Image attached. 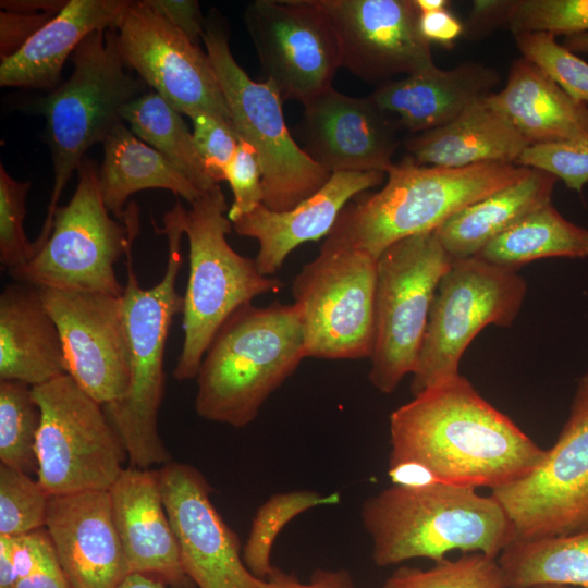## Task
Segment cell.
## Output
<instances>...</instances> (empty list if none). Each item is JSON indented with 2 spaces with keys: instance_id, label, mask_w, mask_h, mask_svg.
<instances>
[{
  "instance_id": "10",
  "label": "cell",
  "mask_w": 588,
  "mask_h": 588,
  "mask_svg": "<svg viewBox=\"0 0 588 588\" xmlns=\"http://www.w3.org/2000/svg\"><path fill=\"white\" fill-rule=\"evenodd\" d=\"M377 260L327 236L292 283L306 357H370L375 336Z\"/></svg>"
},
{
  "instance_id": "12",
  "label": "cell",
  "mask_w": 588,
  "mask_h": 588,
  "mask_svg": "<svg viewBox=\"0 0 588 588\" xmlns=\"http://www.w3.org/2000/svg\"><path fill=\"white\" fill-rule=\"evenodd\" d=\"M40 409L36 478L49 495L110 490L127 456L105 407L68 373L33 387Z\"/></svg>"
},
{
  "instance_id": "51",
  "label": "cell",
  "mask_w": 588,
  "mask_h": 588,
  "mask_svg": "<svg viewBox=\"0 0 588 588\" xmlns=\"http://www.w3.org/2000/svg\"><path fill=\"white\" fill-rule=\"evenodd\" d=\"M160 579L139 573L128 574L115 588H166Z\"/></svg>"
},
{
  "instance_id": "42",
  "label": "cell",
  "mask_w": 588,
  "mask_h": 588,
  "mask_svg": "<svg viewBox=\"0 0 588 588\" xmlns=\"http://www.w3.org/2000/svg\"><path fill=\"white\" fill-rule=\"evenodd\" d=\"M193 123V138L209 176L219 184L225 180L240 138L231 123L206 112L188 115Z\"/></svg>"
},
{
  "instance_id": "20",
  "label": "cell",
  "mask_w": 588,
  "mask_h": 588,
  "mask_svg": "<svg viewBox=\"0 0 588 588\" xmlns=\"http://www.w3.org/2000/svg\"><path fill=\"white\" fill-rule=\"evenodd\" d=\"M305 152L329 173H388L400 147L396 122L368 96L333 87L304 105L298 126Z\"/></svg>"
},
{
  "instance_id": "18",
  "label": "cell",
  "mask_w": 588,
  "mask_h": 588,
  "mask_svg": "<svg viewBox=\"0 0 588 588\" xmlns=\"http://www.w3.org/2000/svg\"><path fill=\"white\" fill-rule=\"evenodd\" d=\"M335 33L341 66L382 85L434 64L415 0H316Z\"/></svg>"
},
{
  "instance_id": "35",
  "label": "cell",
  "mask_w": 588,
  "mask_h": 588,
  "mask_svg": "<svg viewBox=\"0 0 588 588\" xmlns=\"http://www.w3.org/2000/svg\"><path fill=\"white\" fill-rule=\"evenodd\" d=\"M40 409L33 387L20 381L0 380V463L37 474L36 441Z\"/></svg>"
},
{
  "instance_id": "39",
  "label": "cell",
  "mask_w": 588,
  "mask_h": 588,
  "mask_svg": "<svg viewBox=\"0 0 588 588\" xmlns=\"http://www.w3.org/2000/svg\"><path fill=\"white\" fill-rule=\"evenodd\" d=\"M506 25L513 34H588V0H513Z\"/></svg>"
},
{
  "instance_id": "40",
  "label": "cell",
  "mask_w": 588,
  "mask_h": 588,
  "mask_svg": "<svg viewBox=\"0 0 588 588\" xmlns=\"http://www.w3.org/2000/svg\"><path fill=\"white\" fill-rule=\"evenodd\" d=\"M30 184L13 179L0 162V262L9 271L25 266L33 257L32 242L24 231Z\"/></svg>"
},
{
  "instance_id": "29",
  "label": "cell",
  "mask_w": 588,
  "mask_h": 588,
  "mask_svg": "<svg viewBox=\"0 0 588 588\" xmlns=\"http://www.w3.org/2000/svg\"><path fill=\"white\" fill-rule=\"evenodd\" d=\"M558 179L531 169L528 175L458 211L434 232L452 259L475 257L522 218L551 204Z\"/></svg>"
},
{
  "instance_id": "52",
  "label": "cell",
  "mask_w": 588,
  "mask_h": 588,
  "mask_svg": "<svg viewBox=\"0 0 588 588\" xmlns=\"http://www.w3.org/2000/svg\"><path fill=\"white\" fill-rule=\"evenodd\" d=\"M415 3L420 13L438 11L446 9L450 1L446 0H415Z\"/></svg>"
},
{
  "instance_id": "5",
  "label": "cell",
  "mask_w": 588,
  "mask_h": 588,
  "mask_svg": "<svg viewBox=\"0 0 588 588\" xmlns=\"http://www.w3.org/2000/svg\"><path fill=\"white\" fill-rule=\"evenodd\" d=\"M306 358L293 304L245 305L221 326L204 355L195 411L204 419L243 428Z\"/></svg>"
},
{
  "instance_id": "32",
  "label": "cell",
  "mask_w": 588,
  "mask_h": 588,
  "mask_svg": "<svg viewBox=\"0 0 588 588\" xmlns=\"http://www.w3.org/2000/svg\"><path fill=\"white\" fill-rule=\"evenodd\" d=\"M506 588L559 584L588 588V529L550 538L512 540L498 556Z\"/></svg>"
},
{
  "instance_id": "8",
  "label": "cell",
  "mask_w": 588,
  "mask_h": 588,
  "mask_svg": "<svg viewBox=\"0 0 588 588\" xmlns=\"http://www.w3.org/2000/svg\"><path fill=\"white\" fill-rule=\"evenodd\" d=\"M226 20L216 9L206 17L203 41L238 138L257 152L264 206L286 211L318 192L331 173L301 148L287 130L280 94L256 82L234 59Z\"/></svg>"
},
{
  "instance_id": "28",
  "label": "cell",
  "mask_w": 588,
  "mask_h": 588,
  "mask_svg": "<svg viewBox=\"0 0 588 588\" xmlns=\"http://www.w3.org/2000/svg\"><path fill=\"white\" fill-rule=\"evenodd\" d=\"M527 146L517 130L485 99L450 123L404 140L407 157L415 163L444 168L485 162L516 164Z\"/></svg>"
},
{
  "instance_id": "11",
  "label": "cell",
  "mask_w": 588,
  "mask_h": 588,
  "mask_svg": "<svg viewBox=\"0 0 588 588\" xmlns=\"http://www.w3.org/2000/svg\"><path fill=\"white\" fill-rule=\"evenodd\" d=\"M452 261L434 231L400 240L378 257L368 378L381 393L414 373L438 284Z\"/></svg>"
},
{
  "instance_id": "15",
  "label": "cell",
  "mask_w": 588,
  "mask_h": 588,
  "mask_svg": "<svg viewBox=\"0 0 588 588\" xmlns=\"http://www.w3.org/2000/svg\"><path fill=\"white\" fill-rule=\"evenodd\" d=\"M124 66L181 114L231 117L206 52L144 0H128L112 27Z\"/></svg>"
},
{
  "instance_id": "23",
  "label": "cell",
  "mask_w": 588,
  "mask_h": 588,
  "mask_svg": "<svg viewBox=\"0 0 588 588\" xmlns=\"http://www.w3.org/2000/svg\"><path fill=\"white\" fill-rule=\"evenodd\" d=\"M387 173L334 172L314 195L286 211H273L260 204L232 223L241 236L258 242L255 261L268 277L278 272L299 245L327 237L348 201L380 185Z\"/></svg>"
},
{
  "instance_id": "34",
  "label": "cell",
  "mask_w": 588,
  "mask_h": 588,
  "mask_svg": "<svg viewBox=\"0 0 588 588\" xmlns=\"http://www.w3.org/2000/svg\"><path fill=\"white\" fill-rule=\"evenodd\" d=\"M340 501L339 492L321 494L310 490H296L271 495L257 510L242 550L244 563L250 573L264 580L271 572L273 543L289 522L309 509L335 505Z\"/></svg>"
},
{
  "instance_id": "21",
  "label": "cell",
  "mask_w": 588,
  "mask_h": 588,
  "mask_svg": "<svg viewBox=\"0 0 588 588\" xmlns=\"http://www.w3.org/2000/svg\"><path fill=\"white\" fill-rule=\"evenodd\" d=\"M45 529L71 588H115L131 574L109 490L50 495Z\"/></svg>"
},
{
  "instance_id": "53",
  "label": "cell",
  "mask_w": 588,
  "mask_h": 588,
  "mask_svg": "<svg viewBox=\"0 0 588 588\" xmlns=\"http://www.w3.org/2000/svg\"><path fill=\"white\" fill-rule=\"evenodd\" d=\"M569 42L573 49L588 51V34L571 37Z\"/></svg>"
},
{
  "instance_id": "46",
  "label": "cell",
  "mask_w": 588,
  "mask_h": 588,
  "mask_svg": "<svg viewBox=\"0 0 588 588\" xmlns=\"http://www.w3.org/2000/svg\"><path fill=\"white\" fill-rule=\"evenodd\" d=\"M260 588H358L345 569H316L308 581L273 566Z\"/></svg>"
},
{
  "instance_id": "30",
  "label": "cell",
  "mask_w": 588,
  "mask_h": 588,
  "mask_svg": "<svg viewBox=\"0 0 588 588\" xmlns=\"http://www.w3.org/2000/svg\"><path fill=\"white\" fill-rule=\"evenodd\" d=\"M98 180L109 212L123 222L128 197L143 189L161 188L192 204L200 193L171 162L139 139L124 122L102 144Z\"/></svg>"
},
{
  "instance_id": "14",
  "label": "cell",
  "mask_w": 588,
  "mask_h": 588,
  "mask_svg": "<svg viewBox=\"0 0 588 588\" xmlns=\"http://www.w3.org/2000/svg\"><path fill=\"white\" fill-rule=\"evenodd\" d=\"M504 509L514 540L588 529V382L580 379L554 445L525 477L491 490Z\"/></svg>"
},
{
  "instance_id": "55",
  "label": "cell",
  "mask_w": 588,
  "mask_h": 588,
  "mask_svg": "<svg viewBox=\"0 0 588 588\" xmlns=\"http://www.w3.org/2000/svg\"><path fill=\"white\" fill-rule=\"evenodd\" d=\"M584 381L588 382V372L581 378Z\"/></svg>"
},
{
  "instance_id": "25",
  "label": "cell",
  "mask_w": 588,
  "mask_h": 588,
  "mask_svg": "<svg viewBox=\"0 0 588 588\" xmlns=\"http://www.w3.org/2000/svg\"><path fill=\"white\" fill-rule=\"evenodd\" d=\"M128 0H69L15 54L0 63V85L53 91L63 65L91 33L112 28Z\"/></svg>"
},
{
  "instance_id": "27",
  "label": "cell",
  "mask_w": 588,
  "mask_h": 588,
  "mask_svg": "<svg viewBox=\"0 0 588 588\" xmlns=\"http://www.w3.org/2000/svg\"><path fill=\"white\" fill-rule=\"evenodd\" d=\"M485 101L528 145L588 139V105L573 99L524 57L512 63L504 88Z\"/></svg>"
},
{
  "instance_id": "3",
  "label": "cell",
  "mask_w": 588,
  "mask_h": 588,
  "mask_svg": "<svg viewBox=\"0 0 588 588\" xmlns=\"http://www.w3.org/2000/svg\"><path fill=\"white\" fill-rule=\"evenodd\" d=\"M530 171L503 162L419 166L406 156L387 173L380 191L362 193L346 204L328 236L378 259L395 242L436 231L458 211Z\"/></svg>"
},
{
  "instance_id": "48",
  "label": "cell",
  "mask_w": 588,
  "mask_h": 588,
  "mask_svg": "<svg viewBox=\"0 0 588 588\" xmlns=\"http://www.w3.org/2000/svg\"><path fill=\"white\" fill-rule=\"evenodd\" d=\"M512 1L478 0L473 2V9L464 25L467 38L487 34L488 30L506 24L507 13Z\"/></svg>"
},
{
  "instance_id": "43",
  "label": "cell",
  "mask_w": 588,
  "mask_h": 588,
  "mask_svg": "<svg viewBox=\"0 0 588 588\" xmlns=\"http://www.w3.org/2000/svg\"><path fill=\"white\" fill-rule=\"evenodd\" d=\"M224 181H228L233 193V203L228 210L232 223L262 204L261 168L255 148L248 143L240 139Z\"/></svg>"
},
{
  "instance_id": "22",
  "label": "cell",
  "mask_w": 588,
  "mask_h": 588,
  "mask_svg": "<svg viewBox=\"0 0 588 588\" xmlns=\"http://www.w3.org/2000/svg\"><path fill=\"white\" fill-rule=\"evenodd\" d=\"M109 492L130 573L156 577L171 588H194L182 564L158 470L124 468Z\"/></svg>"
},
{
  "instance_id": "16",
  "label": "cell",
  "mask_w": 588,
  "mask_h": 588,
  "mask_svg": "<svg viewBox=\"0 0 588 588\" xmlns=\"http://www.w3.org/2000/svg\"><path fill=\"white\" fill-rule=\"evenodd\" d=\"M265 82L284 100L306 105L341 68L333 27L316 0H255L244 12Z\"/></svg>"
},
{
  "instance_id": "26",
  "label": "cell",
  "mask_w": 588,
  "mask_h": 588,
  "mask_svg": "<svg viewBox=\"0 0 588 588\" xmlns=\"http://www.w3.org/2000/svg\"><path fill=\"white\" fill-rule=\"evenodd\" d=\"M64 373L60 333L38 287L7 285L0 294V380L37 387Z\"/></svg>"
},
{
  "instance_id": "4",
  "label": "cell",
  "mask_w": 588,
  "mask_h": 588,
  "mask_svg": "<svg viewBox=\"0 0 588 588\" xmlns=\"http://www.w3.org/2000/svg\"><path fill=\"white\" fill-rule=\"evenodd\" d=\"M180 201L154 226L168 240L162 279L143 289L133 267L132 247L126 253L127 280L122 294L124 322L130 346V385L126 394L105 411L120 434L133 467L150 469L170 463L171 454L158 431V414L164 393L163 358L173 318L183 313L184 298L175 289L183 264L184 235Z\"/></svg>"
},
{
  "instance_id": "41",
  "label": "cell",
  "mask_w": 588,
  "mask_h": 588,
  "mask_svg": "<svg viewBox=\"0 0 588 588\" xmlns=\"http://www.w3.org/2000/svg\"><path fill=\"white\" fill-rule=\"evenodd\" d=\"M516 164L548 172L581 194L588 183V139L529 145Z\"/></svg>"
},
{
  "instance_id": "44",
  "label": "cell",
  "mask_w": 588,
  "mask_h": 588,
  "mask_svg": "<svg viewBox=\"0 0 588 588\" xmlns=\"http://www.w3.org/2000/svg\"><path fill=\"white\" fill-rule=\"evenodd\" d=\"M54 14L0 12V60L15 54Z\"/></svg>"
},
{
  "instance_id": "37",
  "label": "cell",
  "mask_w": 588,
  "mask_h": 588,
  "mask_svg": "<svg viewBox=\"0 0 588 588\" xmlns=\"http://www.w3.org/2000/svg\"><path fill=\"white\" fill-rule=\"evenodd\" d=\"M49 498L37 478L0 464V536L45 528Z\"/></svg>"
},
{
  "instance_id": "38",
  "label": "cell",
  "mask_w": 588,
  "mask_h": 588,
  "mask_svg": "<svg viewBox=\"0 0 588 588\" xmlns=\"http://www.w3.org/2000/svg\"><path fill=\"white\" fill-rule=\"evenodd\" d=\"M522 56L552 78L573 99L588 105V62L556 42L550 33L513 34Z\"/></svg>"
},
{
  "instance_id": "33",
  "label": "cell",
  "mask_w": 588,
  "mask_h": 588,
  "mask_svg": "<svg viewBox=\"0 0 588 588\" xmlns=\"http://www.w3.org/2000/svg\"><path fill=\"white\" fill-rule=\"evenodd\" d=\"M123 122L144 143L161 154L200 193L218 183L208 174L182 114L149 90L122 111Z\"/></svg>"
},
{
  "instance_id": "13",
  "label": "cell",
  "mask_w": 588,
  "mask_h": 588,
  "mask_svg": "<svg viewBox=\"0 0 588 588\" xmlns=\"http://www.w3.org/2000/svg\"><path fill=\"white\" fill-rule=\"evenodd\" d=\"M526 290L516 270L478 257L453 259L432 301L413 395L460 375V360L474 338L489 324L512 326Z\"/></svg>"
},
{
  "instance_id": "47",
  "label": "cell",
  "mask_w": 588,
  "mask_h": 588,
  "mask_svg": "<svg viewBox=\"0 0 588 588\" xmlns=\"http://www.w3.org/2000/svg\"><path fill=\"white\" fill-rule=\"evenodd\" d=\"M14 588H71L50 538L34 567L16 581Z\"/></svg>"
},
{
  "instance_id": "9",
  "label": "cell",
  "mask_w": 588,
  "mask_h": 588,
  "mask_svg": "<svg viewBox=\"0 0 588 588\" xmlns=\"http://www.w3.org/2000/svg\"><path fill=\"white\" fill-rule=\"evenodd\" d=\"M77 172L75 192L57 209L47 242L25 266L9 273L36 287L121 296L124 286L114 265L138 234V207L131 203L123 222L114 220L100 192L96 163L86 157Z\"/></svg>"
},
{
  "instance_id": "50",
  "label": "cell",
  "mask_w": 588,
  "mask_h": 588,
  "mask_svg": "<svg viewBox=\"0 0 588 588\" xmlns=\"http://www.w3.org/2000/svg\"><path fill=\"white\" fill-rule=\"evenodd\" d=\"M69 0H1V11L16 13H51L57 15Z\"/></svg>"
},
{
  "instance_id": "45",
  "label": "cell",
  "mask_w": 588,
  "mask_h": 588,
  "mask_svg": "<svg viewBox=\"0 0 588 588\" xmlns=\"http://www.w3.org/2000/svg\"><path fill=\"white\" fill-rule=\"evenodd\" d=\"M157 14L180 29L191 41L199 45L206 17L195 0H144Z\"/></svg>"
},
{
  "instance_id": "2",
  "label": "cell",
  "mask_w": 588,
  "mask_h": 588,
  "mask_svg": "<svg viewBox=\"0 0 588 588\" xmlns=\"http://www.w3.org/2000/svg\"><path fill=\"white\" fill-rule=\"evenodd\" d=\"M360 517L380 567L420 558L438 562L451 551L498 559L514 540L498 500L471 487L392 485L363 503Z\"/></svg>"
},
{
  "instance_id": "49",
  "label": "cell",
  "mask_w": 588,
  "mask_h": 588,
  "mask_svg": "<svg viewBox=\"0 0 588 588\" xmlns=\"http://www.w3.org/2000/svg\"><path fill=\"white\" fill-rule=\"evenodd\" d=\"M419 28L427 41L445 47L464 33V25L446 9L420 13Z\"/></svg>"
},
{
  "instance_id": "31",
  "label": "cell",
  "mask_w": 588,
  "mask_h": 588,
  "mask_svg": "<svg viewBox=\"0 0 588 588\" xmlns=\"http://www.w3.org/2000/svg\"><path fill=\"white\" fill-rule=\"evenodd\" d=\"M475 257L512 270L542 258H586L588 230L549 204L514 223Z\"/></svg>"
},
{
  "instance_id": "1",
  "label": "cell",
  "mask_w": 588,
  "mask_h": 588,
  "mask_svg": "<svg viewBox=\"0 0 588 588\" xmlns=\"http://www.w3.org/2000/svg\"><path fill=\"white\" fill-rule=\"evenodd\" d=\"M389 428V466H409L426 483L492 490L525 477L546 455L461 373L394 409Z\"/></svg>"
},
{
  "instance_id": "36",
  "label": "cell",
  "mask_w": 588,
  "mask_h": 588,
  "mask_svg": "<svg viewBox=\"0 0 588 588\" xmlns=\"http://www.w3.org/2000/svg\"><path fill=\"white\" fill-rule=\"evenodd\" d=\"M383 588H506L498 559L480 552L434 562L427 569L400 566Z\"/></svg>"
},
{
  "instance_id": "17",
  "label": "cell",
  "mask_w": 588,
  "mask_h": 588,
  "mask_svg": "<svg viewBox=\"0 0 588 588\" xmlns=\"http://www.w3.org/2000/svg\"><path fill=\"white\" fill-rule=\"evenodd\" d=\"M60 333L66 373L102 406L130 385V346L122 295L38 287Z\"/></svg>"
},
{
  "instance_id": "54",
  "label": "cell",
  "mask_w": 588,
  "mask_h": 588,
  "mask_svg": "<svg viewBox=\"0 0 588 588\" xmlns=\"http://www.w3.org/2000/svg\"><path fill=\"white\" fill-rule=\"evenodd\" d=\"M532 588H579V587H573L567 585H559V584H541L537 585Z\"/></svg>"
},
{
  "instance_id": "24",
  "label": "cell",
  "mask_w": 588,
  "mask_h": 588,
  "mask_svg": "<svg viewBox=\"0 0 588 588\" xmlns=\"http://www.w3.org/2000/svg\"><path fill=\"white\" fill-rule=\"evenodd\" d=\"M499 83V72L481 63L465 62L451 70L433 65L379 85L369 97L414 135L450 123L494 93Z\"/></svg>"
},
{
  "instance_id": "19",
  "label": "cell",
  "mask_w": 588,
  "mask_h": 588,
  "mask_svg": "<svg viewBox=\"0 0 588 588\" xmlns=\"http://www.w3.org/2000/svg\"><path fill=\"white\" fill-rule=\"evenodd\" d=\"M160 491L185 573L198 588H260L244 563L236 534L215 507L212 489L194 466L173 462L158 470Z\"/></svg>"
},
{
  "instance_id": "6",
  "label": "cell",
  "mask_w": 588,
  "mask_h": 588,
  "mask_svg": "<svg viewBox=\"0 0 588 588\" xmlns=\"http://www.w3.org/2000/svg\"><path fill=\"white\" fill-rule=\"evenodd\" d=\"M70 77L36 109L47 121V138L53 166V185L44 224L32 242L33 256L47 242L63 189L90 147L107 139L123 122L122 111L149 87L121 61L112 28L89 34L71 56ZM33 258V257H32Z\"/></svg>"
},
{
  "instance_id": "7",
  "label": "cell",
  "mask_w": 588,
  "mask_h": 588,
  "mask_svg": "<svg viewBox=\"0 0 588 588\" xmlns=\"http://www.w3.org/2000/svg\"><path fill=\"white\" fill-rule=\"evenodd\" d=\"M189 205L182 220L189 273L183 296V346L173 370L179 381L196 378L211 341L232 314L282 286L278 278L262 274L255 259L229 244L233 225L219 184Z\"/></svg>"
}]
</instances>
